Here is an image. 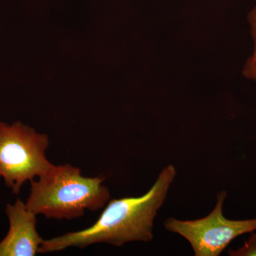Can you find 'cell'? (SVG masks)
I'll return each instance as SVG.
<instances>
[{
    "mask_svg": "<svg viewBox=\"0 0 256 256\" xmlns=\"http://www.w3.org/2000/svg\"><path fill=\"white\" fill-rule=\"evenodd\" d=\"M227 192L217 194L214 210L204 218L180 220L170 217L164 220L168 232L186 239L196 256H218L234 239L256 230V218L232 220L226 218L223 207Z\"/></svg>",
    "mask_w": 256,
    "mask_h": 256,
    "instance_id": "277c9868",
    "label": "cell"
},
{
    "mask_svg": "<svg viewBox=\"0 0 256 256\" xmlns=\"http://www.w3.org/2000/svg\"><path fill=\"white\" fill-rule=\"evenodd\" d=\"M31 180V190L25 202L28 210L48 220H72L86 210L104 208L110 200L105 176L86 178L80 168L69 164L53 165L48 171Z\"/></svg>",
    "mask_w": 256,
    "mask_h": 256,
    "instance_id": "7a4b0ae2",
    "label": "cell"
},
{
    "mask_svg": "<svg viewBox=\"0 0 256 256\" xmlns=\"http://www.w3.org/2000/svg\"><path fill=\"white\" fill-rule=\"evenodd\" d=\"M46 134L20 122H0V178L18 195L24 184L41 176L53 166L47 160Z\"/></svg>",
    "mask_w": 256,
    "mask_h": 256,
    "instance_id": "3957f363",
    "label": "cell"
},
{
    "mask_svg": "<svg viewBox=\"0 0 256 256\" xmlns=\"http://www.w3.org/2000/svg\"><path fill=\"white\" fill-rule=\"evenodd\" d=\"M230 256H256V234H252L244 245L238 248L228 250Z\"/></svg>",
    "mask_w": 256,
    "mask_h": 256,
    "instance_id": "52a82bcc",
    "label": "cell"
},
{
    "mask_svg": "<svg viewBox=\"0 0 256 256\" xmlns=\"http://www.w3.org/2000/svg\"><path fill=\"white\" fill-rule=\"evenodd\" d=\"M248 22L250 26V34L254 40V52L247 60L242 70V75L245 78L256 82V5L249 12Z\"/></svg>",
    "mask_w": 256,
    "mask_h": 256,
    "instance_id": "8992f818",
    "label": "cell"
},
{
    "mask_svg": "<svg viewBox=\"0 0 256 256\" xmlns=\"http://www.w3.org/2000/svg\"><path fill=\"white\" fill-rule=\"evenodd\" d=\"M5 212L10 228L0 242V256H34L40 254L44 239L36 230V215L20 198L13 204H8Z\"/></svg>",
    "mask_w": 256,
    "mask_h": 256,
    "instance_id": "5b68a950",
    "label": "cell"
},
{
    "mask_svg": "<svg viewBox=\"0 0 256 256\" xmlns=\"http://www.w3.org/2000/svg\"><path fill=\"white\" fill-rule=\"evenodd\" d=\"M176 175L174 165L168 164L144 194L111 200L92 226L44 240L40 254L62 252L68 248H84L96 244L121 247L128 242H152L154 220Z\"/></svg>",
    "mask_w": 256,
    "mask_h": 256,
    "instance_id": "6da1fadb",
    "label": "cell"
}]
</instances>
